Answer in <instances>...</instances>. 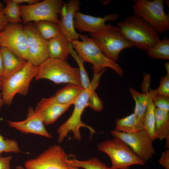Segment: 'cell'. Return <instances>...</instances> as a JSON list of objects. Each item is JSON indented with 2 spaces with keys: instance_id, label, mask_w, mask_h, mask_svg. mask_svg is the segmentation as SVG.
<instances>
[{
  "instance_id": "cell-1",
  "label": "cell",
  "mask_w": 169,
  "mask_h": 169,
  "mask_svg": "<svg viewBox=\"0 0 169 169\" xmlns=\"http://www.w3.org/2000/svg\"><path fill=\"white\" fill-rule=\"evenodd\" d=\"M133 46L147 51L160 40V34L142 18L133 14L126 17L116 26Z\"/></svg>"
},
{
  "instance_id": "cell-2",
  "label": "cell",
  "mask_w": 169,
  "mask_h": 169,
  "mask_svg": "<svg viewBox=\"0 0 169 169\" xmlns=\"http://www.w3.org/2000/svg\"><path fill=\"white\" fill-rule=\"evenodd\" d=\"M81 40H76L71 43L74 49L83 61L93 65L94 74H97L110 68L122 77L124 71L116 62L111 60L103 53L91 38L81 35Z\"/></svg>"
},
{
  "instance_id": "cell-3",
  "label": "cell",
  "mask_w": 169,
  "mask_h": 169,
  "mask_svg": "<svg viewBox=\"0 0 169 169\" xmlns=\"http://www.w3.org/2000/svg\"><path fill=\"white\" fill-rule=\"evenodd\" d=\"M36 80H49L56 84L65 83L81 85L79 68L66 60L49 58L39 66Z\"/></svg>"
},
{
  "instance_id": "cell-4",
  "label": "cell",
  "mask_w": 169,
  "mask_h": 169,
  "mask_svg": "<svg viewBox=\"0 0 169 169\" xmlns=\"http://www.w3.org/2000/svg\"><path fill=\"white\" fill-rule=\"evenodd\" d=\"M90 34L105 55L115 62L119 59L122 50L133 46L125 38L119 28L111 23L106 24L99 32Z\"/></svg>"
},
{
  "instance_id": "cell-5",
  "label": "cell",
  "mask_w": 169,
  "mask_h": 169,
  "mask_svg": "<svg viewBox=\"0 0 169 169\" xmlns=\"http://www.w3.org/2000/svg\"><path fill=\"white\" fill-rule=\"evenodd\" d=\"M133 14L147 22L160 34L169 30V16L164 10L163 0L133 1Z\"/></svg>"
},
{
  "instance_id": "cell-6",
  "label": "cell",
  "mask_w": 169,
  "mask_h": 169,
  "mask_svg": "<svg viewBox=\"0 0 169 169\" xmlns=\"http://www.w3.org/2000/svg\"><path fill=\"white\" fill-rule=\"evenodd\" d=\"M99 150L107 154L110 159L113 169H129L131 166L143 165L145 162L141 160L124 142L114 137L99 143Z\"/></svg>"
},
{
  "instance_id": "cell-7",
  "label": "cell",
  "mask_w": 169,
  "mask_h": 169,
  "mask_svg": "<svg viewBox=\"0 0 169 169\" xmlns=\"http://www.w3.org/2000/svg\"><path fill=\"white\" fill-rule=\"evenodd\" d=\"M38 69V66L27 61L19 71L3 81L1 94L4 104L10 105L17 94L23 95L27 94L30 83L35 78Z\"/></svg>"
},
{
  "instance_id": "cell-8",
  "label": "cell",
  "mask_w": 169,
  "mask_h": 169,
  "mask_svg": "<svg viewBox=\"0 0 169 169\" xmlns=\"http://www.w3.org/2000/svg\"><path fill=\"white\" fill-rule=\"evenodd\" d=\"M90 95V92L84 89L80 94L74 104V108L71 115L57 130L59 143L62 142L69 132L73 133L74 139L81 140L80 129L82 127L88 129L90 132L91 136L96 133L92 127L84 123L81 120L84 110L88 106Z\"/></svg>"
},
{
  "instance_id": "cell-9",
  "label": "cell",
  "mask_w": 169,
  "mask_h": 169,
  "mask_svg": "<svg viewBox=\"0 0 169 169\" xmlns=\"http://www.w3.org/2000/svg\"><path fill=\"white\" fill-rule=\"evenodd\" d=\"M64 3L61 0H44L31 5H20L22 22L25 25L45 21L58 24V15Z\"/></svg>"
},
{
  "instance_id": "cell-10",
  "label": "cell",
  "mask_w": 169,
  "mask_h": 169,
  "mask_svg": "<svg viewBox=\"0 0 169 169\" xmlns=\"http://www.w3.org/2000/svg\"><path fill=\"white\" fill-rule=\"evenodd\" d=\"M60 146L54 145L35 158L26 161V169H70L66 160L68 157Z\"/></svg>"
},
{
  "instance_id": "cell-11",
  "label": "cell",
  "mask_w": 169,
  "mask_h": 169,
  "mask_svg": "<svg viewBox=\"0 0 169 169\" xmlns=\"http://www.w3.org/2000/svg\"><path fill=\"white\" fill-rule=\"evenodd\" d=\"M111 133L114 137L119 138L126 144L145 162L151 158L156 153L152 141L146 131L144 129L132 134L113 130Z\"/></svg>"
},
{
  "instance_id": "cell-12",
  "label": "cell",
  "mask_w": 169,
  "mask_h": 169,
  "mask_svg": "<svg viewBox=\"0 0 169 169\" xmlns=\"http://www.w3.org/2000/svg\"><path fill=\"white\" fill-rule=\"evenodd\" d=\"M3 32L1 47L9 49L20 58L28 61L27 38L23 26L20 23L8 24Z\"/></svg>"
},
{
  "instance_id": "cell-13",
  "label": "cell",
  "mask_w": 169,
  "mask_h": 169,
  "mask_svg": "<svg viewBox=\"0 0 169 169\" xmlns=\"http://www.w3.org/2000/svg\"><path fill=\"white\" fill-rule=\"evenodd\" d=\"M27 35L30 62L38 66L49 58L47 41L39 33L34 23H31L23 26Z\"/></svg>"
},
{
  "instance_id": "cell-14",
  "label": "cell",
  "mask_w": 169,
  "mask_h": 169,
  "mask_svg": "<svg viewBox=\"0 0 169 169\" xmlns=\"http://www.w3.org/2000/svg\"><path fill=\"white\" fill-rule=\"evenodd\" d=\"M80 5L78 0H69L63 5L60 14L61 18L58 24L62 34L70 43L78 40L81 35L76 31L74 23L75 14L79 11Z\"/></svg>"
},
{
  "instance_id": "cell-15",
  "label": "cell",
  "mask_w": 169,
  "mask_h": 169,
  "mask_svg": "<svg viewBox=\"0 0 169 169\" xmlns=\"http://www.w3.org/2000/svg\"><path fill=\"white\" fill-rule=\"evenodd\" d=\"M70 106L58 102L53 96L42 98L37 104L34 110L44 124L49 125L54 122Z\"/></svg>"
},
{
  "instance_id": "cell-16",
  "label": "cell",
  "mask_w": 169,
  "mask_h": 169,
  "mask_svg": "<svg viewBox=\"0 0 169 169\" xmlns=\"http://www.w3.org/2000/svg\"><path fill=\"white\" fill-rule=\"evenodd\" d=\"M119 17V14L117 13L109 14L100 17L84 14L78 11L74 16V26L79 31L95 33L102 29L107 21H116Z\"/></svg>"
},
{
  "instance_id": "cell-17",
  "label": "cell",
  "mask_w": 169,
  "mask_h": 169,
  "mask_svg": "<svg viewBox=\"0 0 169 169\" xmlns=\"http://www.w3.org/2000/svg\"><path fill=\"white\" fill-rule=\"evenodd\" d=\"M7 122L10 126L22 133L35 134L48 138L52 137L41 118L31 107L28 109L24 120L18 121L7 120Z\"/></svg>"
},
{
  "instance_id": "cell-18",
  "label": "cell",
  "mask_w": 169,
  "mask_h": 169,
  "mask_svg": "<svg viewBox=\"0 0 169 169\" xmlns=\"http://www.w3.org/2000/svg\"><path fill=\"white\" fill-rule=\"evenodd\" d=\"M0 50L2 55L3 64V81L20 70L27 61L20 58L6 48L0 47Z\"/></svg>"
},
{
  "instance_id": "cell-19",
  "label": "cell",
  "mask_w": 169,
  "mask_h": 169,
  "mask_svg": "<svg viewBox=\"0 0 169 169\" xmlns=\"http://www.w3.org/2000/svg\"><path fill=\"white\" fill-rule=\"evenodd\" d=\"M70 43L62 33L47 41L49 58L66 60L70 54Z\"/></svg>"
},
{
  "instance_id": "cell-20",
  "label": "cell",
  "mask_w": 169,
  "mask_h": 169,
  "mask_svg": "<svg viewBox=\"0 0 169 169\" xmlns=\"http://www.w3.org/2000/svg\"><path fill=\"white\" fill-rule=\"evenodd\" d=\"M155 139H166V147H169V112L155 108Z\"/></svg>"
},
{
  "instance_id": "cell-21",
  "label": "cell",
  "mask_w": 169,
  "mask_h": 169,
  "mask_svg": "<svg viewBox=\"0 0 169 169\" xmlns=\"http://www.w3.org/2000/svg\"><path fill=\"white\" fill-rule=\"evenodd\" d=\"M83 90L81 85L68 84L58 90L53 96L58 102L64 105L74 104Z\"/></svg>"
},
{
  "instance_id": "cell-22",
  "label": "cell",
  "mask_w": 169,
  "mask_h": 169,
  "mask_svg": "<svg viewBox=\"0 0 169 169\" xmlns=\"http://www.w3.org/2000/svg\"><path fill=\"white\" fill-rule=\"evenodd\" d=\"M157 94L156 89L149 90L148 103L143 120L144 129L146 131L152 141L155 140V107L154 105L153 100Z\"/></svg>"
},
{
  "instance_id": "cell-23",
  "label": "cell",
  "mask_w": 169,
  "mask_h": 169,
  "mask_svg": "<svg viewBox=\"0 0 169 169\" xmlns=\"http://www.w3.org/2000/svg\"><path fill=\"white\" fill-rule=\"evenodd\" d=\"M115 130L128 134L137 132L144 129L143 125L141 123L134 113L115 121Z\"/></svg>"
},
{
  "instance_id": "cell-24",
  "label": "cell",
  "mask_w": 169,
  "mask_h": 169,
  "mask_svg": "<svg viewBox=\"0 0 169 169\" xmlns=\"http://www.w3.org/2000/svg\"><path fill=\"white\" fill-rule=\"evenodd\" d=\"M129 90L135 101L134 113L140 122L143 125L144 117L148 103L149 91L141 93L132 88H130Z\"/></svg>"
},
{
  "instance_id": "cell-25",
  "label": "cell",
  "mask_w": 169,
  "mask_h": 169,
  "mask_svg": "<svg viewBox=\"0 0 169 169\" xmlns=\"http://www.w3.org/2000/svg\"><path fill=\"white\" fill-rule=\"evenodd\" d=\"M34 23L40 34L47 41L62 33L57 23L43 21L36 22Z\"/></svg>"
},
{
  "instance_id": "cell-26",
  "label": "cell",
  "mask_w": 169,
  "mask_h": 169,
  "mask_svg": "<svg viewBox=\"0 0 169 169\" xmlns=\"http://www.w3.org/2000/svg\"><path fill=\"white\" fill-rule=\"evenodd\" d=\"M146 53L148 56L152 58L169 59V39L164 36Z\"/></svg>"
},
{
  "instance_id": "cell-27",
  "label": "cell",
  "mask_w": 169,
  "mask_h": 169,
  "mask_svg": "<svg viewBox=\"0 0 169 169\" xmlns=\"http://www.w3.org/2000/svg\"><path fill=\"white\" fill-rule=\"evenodd\" d=\"M5 4L3 12L8 22L11 24L19 23L22 22L21 14L20 5L13 0H5Z\"/></svg>"
},
{
  "instance_id": "cell-28",
  "label": "cell",
  "mask_w": 169,
  "mask_h": 169,
  "mask_svg": "<svg viewBox=\"0 0 169 169\" xmlns=\"http://www.w3.org/2000/svg\"><path fill=\"white\" fill-rule=\"evenodd\" d=\"M70 54L77 63L79 66L81 85L83 89L90 93H93L95 89L92 87L87 72L84 68L82 59L79 56L72 47L69 48Z\"/></svg>"
},
{
  "instance_id": "cell-29",
  "label": "cell",
  "mask_w": 169,
  "mask_h": 169,
  "mask_svg": "<svg viewBox=\"0 0 169 169\" xmlns=\"http://www.w3.org/2000/svg\"><path fill=\"white\" fill-rule=\"evenodd\" d=\"M66 161L69 166L84 169H113L111 167L106 166L95 157L82 161L76 159L69 160L68 158Z\"/></svg>"
},
{
  "instance_id": "cell-30",
  "label": "cell",
  "mask_w": 169,
  "mask_h": 169,
  "mask_svg": "<svg viewBox=\"0 0 169 169\" xmlns=\"http://www.w3.org/2000/svg\"><path fill=\"white\" fill-rule=\"evenodd\" d=\"M20 151L16 141L5 138L0 134V157L3 152L19 153Z\"/></svg>"
},
{
  "instance_id": "cell-31",
  "label": "cell",
  "mask_w": 169,
  "mask_h": 169,
  "mask_svg": "<svg viewBox=\"0 0 169 169\" xmlns=\"http://www.w3.org/2000/svg\"><path fill=\"white\" fill-rule=\"evenodd\" d=\"M153 102L155 108L169 111V97L157 94L153 99Z\"/></svg>"
},
{
  "instance_id": "cell-32",
  "label": "cell",
  "mask_w": 169,
  "mask_h": 169,
  "mask_svg": "<svg viewBox=\"0 0 169 169\" xmlns=\"http://www.w3.org/2000/svg\"><path fill=\"white\" fill-rule=\"evenodd\" d=\"M88 106L96 111H100L103 109V102L95 92L90 95Z\"/></svg>"
},
{
  "instance_id": "cell-33",
  "label": "cell",
  "mask_w": 169,
  "mask_h": 169,
  "mask_svg": "<svg viewBox=\"0 0 169 169\" xmlns=\"http://www.w3.org/2000/svg\"><path fill=\"white\" fill-rule=\"evenodd\" d=\"M156 90L158 95L169 97V74H166L161 78Z\"/></svg>"
},
{
  "instance_id": "cell-34",
  "label": "cell",
  "mask_w": 169,
  "mask_h": 169,
  "mask_svg": "<svg viewBox=\"0 0 169 169\" xmlns=\"http://www.w3.org/2000/svg\"><path fill=\"white\" fill-rule=\"evenodd\" d=\"M159 162L165 169H169V149H167L162 152Z\"/></svg>"
},
{
  "instance_id": "cell-35",
  "label": "cell",
  "mask_w": 169,
  "mask_h": 169,
  "mask_svg": "<svg viewBox=\"0 0 169 169\" xmlns=\"http://www.w3.org/2000/svg\"><path fill=\"white\" fill-rule=\"evenodd\" d=\"M4 7L3 4L0 2V32L3 31L8 23L3 12Z\"/></svg>"
},
{
  "instance_id": "cell-36",
  "label": "cell",
  "mask_w": 169,
  "mask_h": 169,
  "mask_svg": "<svg viewBox=\"0 0 169 169\" xmlns=\"http://www.w3.org/2000/svg\"><path fill=\"white\" fill-rule=\"evenodd\" d=\"M12 158L11 156L0 157V169H11L10 162Z\"/></svg>"
},
{
  "instance_id": "cell-37",
  "label": "cell",
  "mask_w": 169,
  "mask_h": 169,
  "mask_svg": "<svg viewBox=\"0 0 169 169\" xmlns=\"http://www.w3.org/2000/svg\"><path fill=\"white\" fill-rule=\"evenodd\" d=\"M19 4L22 3L27 4V5H31L36 3L39 2L38 0H13Z\"/></svg>"
},
{
  "instance_id": "cell-38",
  "label": "cell",
  "mask_w": 169,
  "mask_h": 169,
  "mask_svg": "<svg viewBox=\"0 0 169 169\" xmlns=\"http://www.w3.org/2000/svg\"><path fill=\"white\" fill-rule=\"evenodd\" d=\"M3 73V64L2 54L0 50V82L2 84Z\"/></svg>"
},
{
  "instance_id": "cell-39",
  "label": "cell",
  "mask_w": 169,
  "mask_h": 169,
  "mask_svg": "<svg viewBox=\"0 0 169 169\" xmlns=\"http://www.w3.org/2000/svg\"><path fill=\"white\" fill-rule=\"evenodd\" d=\"M4 104V103L2 97L1 93L0 92V108L2 107Z\"/></svg>"
},
{
  "instance_id": "cell-40",
  "label": "cell",
  "mask_w": 169,
  "mask_h": 169,
  "mask_svg": "<svg viewBox=\"0 0 169 169\" xmlns=\"http://www.w3.org/2000/svg\"><path fill=\"white\" fill-rule=\"evenodd\" d=\"M165 67L167 72V74H169V62H168L165 64Z\"/></svg>"
},
{
  "instance_id": "cell-41",
  "label": "cell",
  "mask_w": 169,
  "mask_h": 169,
  "mask_svg": "<svg viewBox=\"0 0 169 169\" xmlns=\"http://www.w3.org/2000/svg\"><path fill=\"white\" fill-rule=\"evenodd\" d=\"M3 31L0 32V48L1 47V44L3 40Z\"/></svg>"
},
{
  "instance_id": "cell-42",
  "label": "cell",
  "mask_w": 169,
  "mask_h": 169,
  "mask_svg": "<svg viewBox=\"0 0 169 169\" xmlns=\"http://www.w3.org/2000/svg\"><path fill=\"white\" fill-rule=\"evenodd\" d=\"M16 169H26L25 168H24L23 167L19 166L16 167Z\"/></svg>"
},
{
  "instance_id": "cell-43",
  "label": "cell",
  "mask_w": 169,
  "mask_h": 169,
  "mask_svg": "<svg viewBox=\"0 0 169 169\" xmlns=\"http://www.w3.org/2000/svg\"><path fill=\"white\" fill-rule=\"evenodd\" d=\"M69 166L70 169H79V168L78 167L70 166Z\"/></svg>"
},
{
  "instance_id": "cell-44",
  "label": "cell",
  "mask_w": 169,
  "mask_h": 169,
  "mask_svg": "<svg viewBox=\"0 0 169 169\" xmlns=\"http://www.w3.org/2000/svg\"><path fill=\"white\" fill-rule=\"evenodd\" d=\"M2 88V84L0 82V90H1Z\"/></svg>"
}]
</instances>
